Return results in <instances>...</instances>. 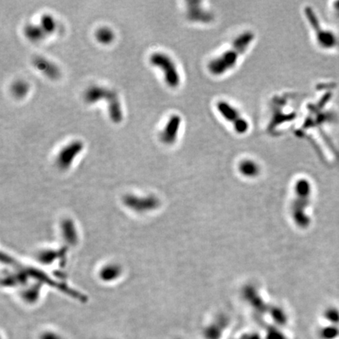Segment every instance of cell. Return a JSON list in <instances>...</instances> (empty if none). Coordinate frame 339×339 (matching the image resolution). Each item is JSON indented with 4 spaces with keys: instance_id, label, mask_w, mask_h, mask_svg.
Masks as SVG:
<instances>
[{
    "instance_id": "6da1fadb",
    "label": "cell",
    "mask_w": 339,
    "mask_h": 339,
    "mask_svg": "<svg viewBox=\"0 0 339 339\" xmlns=\"http://www.w3.org/2000/svg\"><path fill=\"white\" fill-rule=\"evenodd\" d=\"M254 40V34L251 31L243 32L239 35L230 48L209 62L207 69L210 74L221 77L234 69L240 57L248 50Z\"/></svg>"
},
{
    "instance_id": "7a4b0ae2",
    "label": "cell",
    "mask_w": 339,
    "mask_h": 339,
    "mask_svg": "<svg viewBox=\"0 0 339 339\" xmlns=\"http://www.w3.org/2000/svg\"><path fill=\"white\" fill-rule=\"evenodd\" d=\"M105 99L108 103L109 117L114 124H120L123 120V112L117 93L105 87L94 86L87 89L84 94L87 103L94 104Z\"/></svg>"
},
{
    "instance_id": "3957f363",
    "label": "cell",
    "mask_w": 339,
    "mask_h": 339,
    "mask_svg": "<svg viewBox=\"0 0 339 339\" xmlns=\"http://www.w3.org/2000/svg\"><path fill=\"white\" fill-rule=\"evenodd\" d=\"M149 62L155 67L163 72L166 84L171 88H177L181 84V77L178 68L171 57L164 53H154L149 58Z\"/></svg>"
},
{
    "instance_id": "277c9868",
    "label": "cell",
    "mask_w": 339,
    "mask_h": 339,
    "mask_svg": "<svg viewBox=\"0 0 339 339\" xmlns=\"http://www.w3.org/2000/svg\"><path fill=\"white\" fill-rule=\"evenodd\" d=\"M305 15L313 30V33H315V40L317 41L318 44L323 49H334L337 45V39L335 34L321 26L317 17L312 8L307 7L305 9Z\"/></svg>"
},
{
    "instance_id": "5b68a950",
    "label": "cell",
    "mask_w": 339,
    "mask_h": 339,
    "mask_svg": "<svg viewBox=\"0 0 339 339\" xmlns=\"http://www.w3.org/2000/svg\"><path fill=\"white\" fill-rule=\"evenodd\" d=\"M216 109L221 117L232 126L238 134H244L248 131L250 128L249 122L233 105L225 101H219L216 104Z\"/></svg>"
},
{
    "instance_id": "8992f818",
    "label": "cell",
    "mask_w": 339,
    "mask_h": 339,
    "mask_svg": "<svg viewBox=\"0 0 339 339\" xmlns=\"http://www.w3.org/2000/svg\"><path fill=\"white\" fill-rule=\"evenodd\" d=\"M84 149V143L81 141H74L66 145L58 155V163L62 168H67L71 165L75 157Z\"/></svg>"
},
{
    "instance_id": "52a82bcc",
    "label": "cell",
    "mask_w": 339,
    "mask_h": 339,
    "mask_svg": "<svg viewBox=\"0 0 339 339\" xmlns=\"http://www.w3.org/2000/svg\"><path fill=\"white\" fill-rule=\"evenodd\" d=\"M182 124V118L178 115H173L167 121L165 128L160 133V139L167 145L174 143L178 138L180 126Z\"/></svg>"
},
{
    "instance_id": "ba28073f",
    "label": "cell",
    "mask_w": 339,
    "mask_h": 339,
    "mask_svg": "<svg viewBox=\"0 0 339 339\" xmlns=\"http://www.w3.org/2000/svg\"><path fill=\"white\" fill-rule=\"evenodd\" d=\"M33 65L51 80H58L60 78V69H58L55 64L43 57L37 56L33 58Z\"/></svg>"
},
{
    "instance_id": "9c48e42d",
    "label": "cell",
    "mask_w": 339,
    "mask_h": 339,
    "mask_svg": "<svg viewBox=\"0 0 339 339\" xmlns=\"http://www.w3.org/2000/svg\"><path fill=\"white\" fill-rule=\"evenodd\" d=\"M24 34L29 40L33 42L43 40L47 35L41 26L33 24H28L25 26Z\"/></svg>"
},
{
    "instance_id": "30bf717a",
    "label": "cell",
    "mask_w": 339,
    "mask_h": 339,
    "mask_svg": "<svg viewBox=\"0 0 339 339\" xmlns=\"http://www.w3.org/2000/svg\"><path fill=\"white\" fill-rule=\"evenodd\" d=\"M95 37L100 44L107 45L114 40V32L112 29H109V27H102L97 30L96 33H95Z\"/></svg>"
},
{
    "instance_id": "8fae6325",
    "label": "cell",
    "mask_w": 339,
    "mask_h": 339,
    "mask_svg": "<svg viewBox=\"0 0 339 339\" xmlns=\"http://www.w3.org/2000/svg\"><path fill=\"white\" fill-rule=\"evenodd\" d=\"M40 26L44 29L46 34H52L56 31L57 23L51 15H44L41 18Z\"/></svg>"
},
{
    "instance_id": "7c38bea8",
    "label": "cell",
    "mask_w": 339,
    "mask_h": 339,
    "mask_svg": "<svg viewBox=\"0 0 339 339\" xmlns=\"http://www.w3.org/2000/svg\"><path fill=\"white\" fill-rule=\"evenodd\" d=\"M29 91V84L23 80L15 82L12 86V88H11V91L13 93V95L19 98H24L27 95Z\"/></svg>"
},
{
    "instance_id": "4fadbf2b",
    "label": "cell",
    "mask_w": 339,
    "mask_h": 339,
    "mask_svg": "<svg viewBox=\"0 0 339 339\" xmlns=\"http://www.w3.org/2000/svg\"><path fill=\"white\" fill-rule=\"evenodd\" d=\"M324 317L331 325L339 326V308L330 306L324 312Z\"/></svg>"
},
{
    "instance_id": "5bb4252c",
    "label": "cell",
    "mask_w": 339,
    "mask_h": 339,
    "mask_svg": "<svg viewBox=\"0 0 339 339\" xmlns=\"http://www.w3.org/2000/svg\"><path fill=\"white\" fill-rule=\"evenodd\" d=\"M258 166L252 160H244L240 165V171L247 175H254L258 172Z\"/></svg>"
},
{
    "instance_id": "9a60e30c",
    "label": "cell",
    "mask_w": 339,
    "mask_h": 339,
    "mask_svg": "<svg viewBox=\"0 0 339 339\" xmlns=\"http://www.w3.org/2000/svg\"><path fill=\"white\" fill-rule=\"evenodd\" d=\"M40 339H64V337L56 332L45 331L40 335Z\"/></svg>"
},
{
    "instance_id": "2e32d148",
    "label": "cell",
    "mask_w": 339,
    "mask_h": 339,
    "mask_svg": "<svg viewBox=\"0 0 339 339\" xmlns=\"http://www.w3.org/2000/svg\"><path fill=\"white\" fill-rule=\"evenodd\" d=\"M333 10H334V13L335 16L337 17L339 20V1L334 3L333 5Z\"/></svg>"
}]
</instances>
